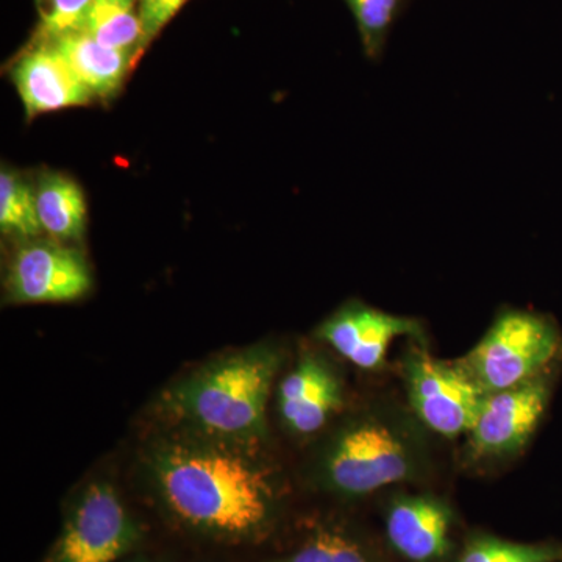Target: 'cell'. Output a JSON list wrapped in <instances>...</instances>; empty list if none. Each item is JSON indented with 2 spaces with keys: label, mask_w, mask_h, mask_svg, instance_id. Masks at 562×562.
Returning a JSON list of instances; mask_svg holds the SVG:
<instances>
[{
  "label": "cell",
  "mask_w": 562,
  "mask_h": 562,
  "mask_svg": "<svg viewBox=\"0 0 562 562\" xmlns=\"http://www.w3.org/2000/svg\"><path fill=\"white\" fill-rule=\"evenodd\" d=\"M425 465L419 432L390 413H366L333 432L317 460L321 486L362 497L392 484L413 482Z\"/></svg>",
  "instance_id": "3"
},
{
  "label": "cell",
  "mask_w": 562,
  "mask_h": 562,
  "mask_svg": "<svg viewBox=\"0 0 562 562\" xmlns=\"http://www.w3.org/2000/svg\"><path fill=\"white\" fill-rule=\"evenodd\" d=\"M254 447L195 432L165 439L147 460L151 482L169 512L192 530L257 541L276 522L280 486Z\"/></svg>",
  "instance_id": "1"
},
{
  "label": "cell",
  "mask_w": 562,
  "mask_h": 562,
  "mask_svg": "<svg viewBox=\"0 0 562 562\" xmlns=\"http://www.w3.org/2000/svg\"><path fill=\"white\" fill-rule=\"evenodd\" d=\"M279 562H373L371 553L353 536L341 530H319L290 557Z\"/></svg>",
  "instance_id": "19"
},
{
  "label": "cell",
  "mask_w": 562,
  "mask_h": 562,
  "mask_svg": "<svg viewBox=\"0 0 562 562\" xmlns=\"http://www.w3.org/2000/svg\"><path fill=\"white\" fill-rule=\"evenodd\" d=\"M80 32L113 49L135 54L146 43L139 0H92Z\"/></svg>",
  "instance_id": "15"
},
{
  "label": "cell",
  "mask_w": 562,
  "mask_h": 562,
  "mask_svg": "<svg viewBox=\"0 0 562 562\" xmlns=\"http://www.w3.org/2000/svg\"><path fill=\"white\" fill-rule=\"evenodd\" d=\"M452 522V509L439 498L402 495L387 509V539L405 560L436 562L449 552Z\"/></svg>",
  "instance_id": "11"
},
{
  "label": "cell",
  "mask_w": 562,
  "mask_h": 562,
  "mask_svg": "<svg viewBox=\"0 0 562 562\" xmlns=\"http://www.w3.org/2000/svg\"><path fill=\"white\" fill-rule=\"evenodd\" d=\"M49 44L65 58L85 88L98 98H109L117 91L136 57L133 52L113 49L83 32L70 33Z\"/></svg>",
  "instance_id": "13"
},
{
  "label": "cell",
  "mask_w": 562,
  "mask_h": 562,
  "mask_svg": "<svg viewBox=\"0 0 562 562\" xmlns=\"http://www.w3.org/2000/svg\"><path fill=\"white\" fill-rule=\"evenodd\" d=\"M417 330L419 324L408 317L351 303L324 322L319 336L351 364L372 371L386 360L395 339L414 335Z\"/></svg>",
  "instance_id": "9"
},
{
  "label": "cell",
  "mask_w": 562,
  "mask_h": 562,
  "mask_svg": "<svg viewBox=\"0 0 562 562\" xmlns=\"http://www.w3.org/2000/svg\"><path fill=\"white\" fill-rule=\"evenodd\" d=\"M0 228L7 235L33 238L43 231L36 195L21 177L3 169L0 176Z\"/></svg>",
  "instance_id": "16"
},
{
  "label": "cell",
  "mask_w": 562,
  "mask_h": 562,
  "mask_svg": "<svg viewBox=\"0 0 562 562\" xmlns=\"http://www.w3.org/2000/svg\"><path fill=\"white\" fill-rule=\"evenodd\" d=\"M546 375L486 395L469 432V446L475 457H512L527 446L549 403L550 382Z\"/></svg>",
  "instance_id": "7"
},
{
  "label": "cell",
  "mask_w": 562,
  "mask_h": 562,
  "mask_svg": "<svg viewBox=\"0 0 562 562\" xmlns=\"http://www.w3.org/2000/svg\"><path fill=\"white\" fill-rule=\"evenodd\" d=\"M92 0H36L40 38L50 43L70 33L80 32Z\"/></svg>",
  "instance_id": "20"
},
{
  "label": "cell",
  "mask_w": 562,
  "mask_h": 562,
  "mask_svg": "<svg viewBox=\"0 0 562 562\" xmlns=\"http://www.w3.org/2000/svg\"><path fill=\"white\" fill-rule=\"evenodd\" d=\"M457 562H562V547L527 546L482 536L464 547Z\"/></svg>",
  "instance_id": "18"
},
{
  "label": "cell",
  "mask_w": 562,
  "mask_h": 562,
  "mask_svg": "<svg viewBox=\"0 0 562 562\" xmlns=\"http://www.w3.org/2000/svg\"><path fill=\"white\" fill-rule=\"evenodd\" d=\"M403 368L409 405L425 427L443 438L471 432L487 394L460 362L436 360L416 350Z\"/></svg>",
  "instance_id": "5"
},
{
  "label": "cell",
  "mask_w": 562,
  "mask_h": 562,
  "mask_svg": "<svg viewBox=\"0 0 562 562\" xmlns=\"http://www.w3.org/2000/svg\"><path fill=\"white\" fill-rule=\"evenodd\" d=\"M280 362L269 346L225 355L177 383L166 408L190 432L257 446L266 436V406Z\"/></svg>",
  "instance_id": "2"
},
{
  "label": "cell",
  "mask_w": 562,
  "mask_h": 562,
  "mask_svg": "<svg viewBox=\"0 0 562 562\" xmlns=\"http://www.w3.org/2000/svg\"><path fill=\"white\" fill-rule=\"evenodd\" d=\"M557 325L541 314L508 310L484 333L461 368L486 394L509 390L543 375L561 350Z\"/></svg>",
  "instance_id": "4"
},
{
  "label": "cell",
  "mask_w": 562,
  "mask_h": 562,
  "mask_svg": "<svg viewBox=\"0 0 562 562\" xmlns=\"http://www.w3.org/2000/svg\"><path fill=\"white\" fill-rule=\"evenodd\" d=\"M187 2L188 0H139V14L146 41L157 36Z\"/></svg>",
  "instance_id": "21"
},
{
  "label": "cell",
  "mask_w": 562,
  "mask_h": 562,
  "mask_svg": "<svg viewBox=\"0 0 562 562\" xmlns=\"http://www.w3.org/2000/svg\"><path fill=\"white\" fill-rule=\"evenodd\" d=\"M11 77L29 116L87 105L92 98L49 43L40 44L22 55Z\"/></svg>",
  "instance_id": "12"
},
{
  "label": "cell",
  "mask_w": 562,
  "mask_h": 562,
  "mask_svg": "<svg viewBox=\"0 0 562 562\" xmlns=\"http://www.w3.org/2000/svg\"><path fill=\"white\" fill-rule=\"evenodd\" d=\"M35 195L41 228L47 235L61 241L83 235L87 205L83 192L72 180L58 173L44 177Z\"/></svg>",
  "instance_id": "14"
},
{
  "label": "cell",
  "mask_w": 562,
  "mask_h": 562,
  "mask_svg": "<svg viewBox=\"0 0 562 562\" xmlns=\"http://www.w3.org/2000/svg\"><path fill=\"white\" fill-rule=\"evenodd\" d=\"M138 541V528L120 495L92 483L70 509L47 562H116Z\"/></svg>",
  "instance_id": "6"
},
{
  "label": "cell",
  "mask_w": 562,
  "mask_h": 562,
  "mask_svg": "<svg viewBox=\"0 0 562 562\" xmlns=\"http://www.w3.org/2000/svg\"><path fill=\"white\" fill-rule=\"evenodd\" d=\"M91 273L79 251L57 243H25L14 254L7 291L21 303L70 302L87 294Z\"/></svg>",
  "instance_id": "8"
},
{
  "label": "cell",
  "mask_w": 562,
  "mask_h": 562,
  "mask_svg": "<svg viewBox=\"0 0 562 562\" xmlns=\"http://www.w3.org/2000/svg\"><path fill=\"white\" fill-rule=\"evenodd\" d=\"M277 405L288 430L294 435H313L342 408L341 380L319 357L303 355L280 383Z\"/></svg>",
  "instance_id": "10"
},
{
  "label": "cell",
  "mask_w": 562,
  "mask_h": 562,
  "mask_svg": "<svg viewBox=\"0 0 562 562\" xmlns=\"http://www.w3.org/2000/svg\"><path fill=\"white\" fill-rule=\"evenodd\" d=\"M349 7L362 49L372 60L383 54L392 27L398 20L408 0H344Z\"/></svg>",
  "instance_id": "17"
}]
</instances>
